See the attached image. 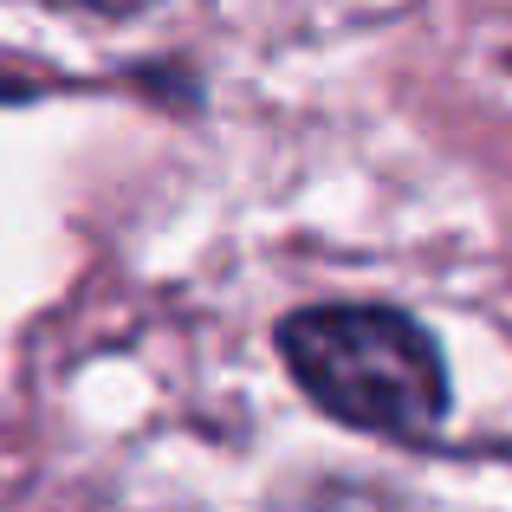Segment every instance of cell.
<instances>
[{
	"label": "cell",
	"instance_id": "6da1fadb",
	"mask_svg": "<svg viewBox=\"0 0 512 512\" xmlns=\"http://www.w3.org/2000/svg\"><path fill=\"white\" fill-rule=\"evenodd\" d=\"M292 383L344 428L428 435L448 415V363L415 318L389 305H312L279 325Z\"/></svg>",
	"mask_w": 512,
	"mask_h": 512
},
{
	"label": "cell",
	"instance_id": "7a4b0ae2",
	"mask_svg": "<svg viewBox=\"0 0 512 512\" xmlns=\"http://www.w3.org/2000/svg\"><path fill=\"white\" fill-rule=\"evenodd\" d=\"M52 7H72V13H111V20H130V13L156 7V0H52Z\"/></svg>",
	"mask_w": 512,
	"mask_h": 512
}]
</instances>
